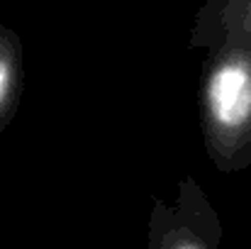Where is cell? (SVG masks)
I'll return each mask as SVG.
<instances>
[{"instance_id":"obj_1","label":"cell","mask_w":251,"mask_h":249,"mask_svg":"<svg viewBox=\"0 0 251 249\" xmlns=\"http://www.w3.org/2000/svg\"><path fill=\"white\" fill-rule=\"evenodd\" d=\"M202 144L222 173L251 166V47L220 42L205 49L198 90Z\"/></svg>"},{"instance_id":"obj_2","label":"cell","mask_w":251,"mask_h":249,"mask_svg":"<svg viewBox=\"0 0 251 249\" xmlns=\"http://www.w3.org/2000/svg\"><path fill=\"white\" fill-rule=\"evenodd\" d=\"M220 213L195 178H183L171 203L161 195L154 198L147 249H220Z\"/></svg>"},{"instance_id":"obj_3","label":"cell","mask_w":251,"mask_h":249,"mask_svg":"<svg viewBox=\"0 0 251 249\" xmlns=\"http://www.w3.org/2000/svg\"><path fill=\"white\" fill-rule=\"evenodd\" d=\"M220 42L251 47V0H207L190 29V47L210 49Z\"/></svg>"},{"instance_id":"obj_4","label":"cell","mask_w":251,"mask_h":249,"mask_svg":"<svg viewBox=\"0 0 251 249\" xmlns=\"http://www.w3.org/2000/svg\"><path fill=\"white\" fill-rule=\"evenodd\" d=\"M25 90V47L15 29L0 25V132L12 122Z\"/></svg>"}]
</instances>
